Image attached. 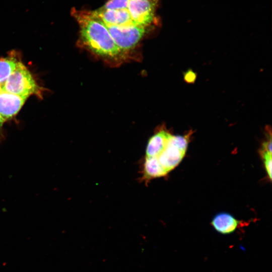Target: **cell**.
<instances>
[{"instance_id": "11", "label": "cell", "mask_w": 272, "mask_h": 272, "mask_svg": "<svg viewBox=\"0 0 272 272\" xmlns=\"http://www.w3.org/2000/svg\"><path fill=\"white\" fill-rule=\"evenodd\" d=\"M20 60L15 52L10 54L7 57L0 58V86L4 84Z\"/></svg>"}, {"instance_id": "3", "label": "cell", "mask_w": 272, "mask_h": 272, "mask_svg": "<svg viewBox=\"0 0 272 272\" xmlns=\"http://www.w3.org/2000/svg\"><path fill=\"white\" fill-rule=\"evenodd\" d=\"M105 25L113 40L122 51L133 48L146 33V27L134 24Z\"/></svg>"}, {"instance_id": "14", "label": "cell", "mask_w": 272, "mask_h": 272, "mask_svg": "<svg viewBox=\"0 0 272 272\" xmlns=\"http://www.w3.org/2000/svg\"><path fill=\"white\" fill-rule=\"evenodd\" d=\"M196 74L192 70L187 71L184 75V80L188 83H193L196 79Z\"/></svg>"}, {"instance_id": "13", "label": "cell", "mask_w": 272, "mask_h": 272, "mask_svg": "<svg viewBox=\"0 0 272 272\" xmlns=\"http://www.w3.org/2000/svg\"><path fill=\"white\" fill-rule=\"evenodd\" d=\"M264 167L270 180L271 179V154L266 152H261Z\"/></svg>"}, {"instance_id": "4", "label": "cell", "mask_w": 272, "mask_h": 272, "mask_svg": "<svg viewBox=\"0 0 272 272\" xmlns=\"http://www.w3.org/2000/svg\"><path fill=\"white\" fill-rule=\"evenodd\" d=\"M158 0H129L127 11L134 25L147 27L156 18Z\"/></svg>"}, {"instance_id": "8", "label": "cell", "mask_w": 272, "mask_h": 272, "mask_svg": "<svg viewBox=\"0 0 272 272\" xmlns=\"http://www.w3.org/2000/svg\"><path fill=\"white\" fill-rule=\"evenodd\" d=\"M171 135L163 128L157 131L148 142L145 157H158L165 149Z\"/></svg>"}, {"instance_id": "2", "label": "cell", "mask_w": 272, "mask_h": 272, "mask_svg": "<svg viewBox=\"0 0 272 272\" xmlns=\"http://www.w3.org/2000/svg\"><path fill=\"white\" fill-rule=\"evenodd\" d=\"M43 90L36 82L28 68L20 60L16 68L0 86V93L14 94L28 98L31 95L42 98Z\"/></svg>"}, {"instance_id": "16", "label": "cell", "mask_w": 272, "mask_h": 272, "mask_svg": "<svg viewBox=\"0 0 272 272\" xmlns=\"http://www.w3.org/2000/svg\"><path fill=\"white\" fill-rule=\"evenodd\" d=\"M261 152H266L271 154V138L264 142L262 145Z\"/></svg>"}, {"instance_id": "12", "label": "cell", "mask_w": 272, "mask_h": 272, "mask_svg": "<svg viewBox=\"0 0 272 272\" xmlns=\"http://www.w3.org/2000/svg\"><path fill=\"white\" fill-rule=\"evenodd\" d=\"M129 0H109L101 9L103 10L127 9Z\"/></svg>"}, {"instance_id": "5", "label": "cell", "mask_w": 272, "mask_h": 272, "mask_svg": "<svg viewBox=\"0 0 272 272\" xmlns=\"http://www.w3.org/2000/svg\"><path fill=\"white\" fill-rule=\"evenodd\" d=\"M27 99L8 93H0V115L5 122L16 116Z\"/></svg>"}, {"instance_id": "7", "label": "cell", "mask_w": 272, "mask_h": 272, "mask_svg": "<svg viewBox=\"0 0 272 272\" xmlns=\"http://www.w3.org/2000/svg\"><path fill=\"white\" fill-rule=\"evenodd\" d=\"M185 153L169 140L165 149L157 158L162 166L169 172L180 163Z\"/></svg>"}, {"instance_id": "9", "label": "cell", "mask_w": 272, "mask_h": 272, "mask_svg": "<svg viewBox=\"0 0 272 272\" xmlns=\"http://www.w3.org/2000/svg\"><path fill=\"white\" fill-rule=\"evenodd\" d=\"M239 224V221L232 215L225 212L217 214L211 222L213 228L217 232L224 235L234 232Z\"/></svg>"}, {"instance_id": "1", "label": "cell", "mask_w": 272, "mask_h": 272, "mask_svg": "<svg viewBox=\"0 0 272 272\" xmlns=\"http://www.w3.org/2000/svg\"><path fill=\"white\" fill-rule=\"evenodd\" d=\"M72 14L79 24L82 41L93 53L107 58H114L121 53L105 24L91 11L75 9Z\"/></svg>"}, {"instance_id": "10", "label": "cell", "mask_w": 272, "mask_h": 272, "mask_svg": "<svg viewBox=\"0 0 272 272\" xmlns=\"http://www.w3.org/2000/svg\"><path fill=\"white\" fill-rule=\"evenodd\" d=\"M142 171V180L146 183L154 178L166 176L168 173L162 166L157 157H145Z\"/></svg>"}, {"instance_id": "6", "label": "cell", "mask_w": 272, "mask_h": 272, "mask_svg": "<svg viewBox=\"0 0 272 272\" xmlns=\"http://www.w3.org/2000/svg\"><path fill=\"white\" fill-rule=\"evenodd\" d=\"M91 12L93 15L107 25L121 26L134 24L127 9L112 10L100 8Z\"/></svg>"}, {"instance_id": "15", "label": "cell", "mask_w": 272, "mask_h": 272, "mask_svg": "<svg viewBox=\"0 0 272 272\" xmlns=\"http://www.w3.org/2000/svg\"><path fill=\"white\" fill-rule=\"evenodd\" d=\"M5 121L0 115V145L6 139L5 131L4 129V124Z\"/></svg>"}]
</instances>
